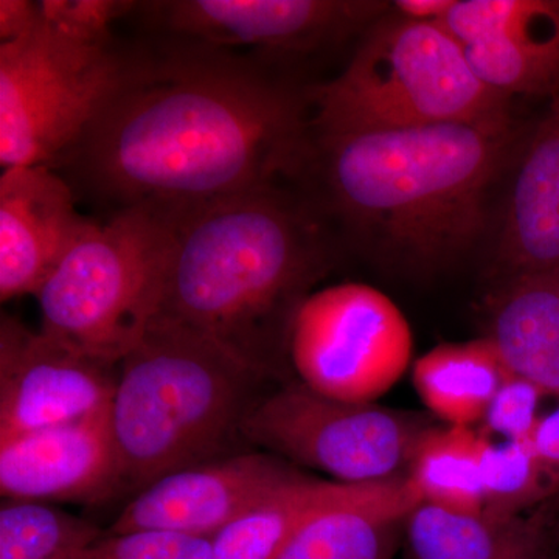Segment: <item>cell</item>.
<instances>
[{"mask_svg": "<svg viewBox=\"0 0 559 559\" xmlns=\"http://www.w3.org/2000/svg\"><path fill=\"white\" fill-rule=\"evenodd\" d=\"M310 90L264 62L182 47L160 62L139 61L64 159L119 209L227 200L299 176Z\"/></svg>", "mask_w": 559, "mask_h": 559, "instance_id": "1", "label": "cell"}, {"mask_svg": "<svg viewBox=\"0 0 559 559\" xmlns=\"http://www.w3.org/2000/svg\"><path fill=\"white\" fill-rule=\"evenodd\" d=\"M527 127L510 112L463 123L318 134L297 178L308 201L392 272L428 277L488 235L492 191Z\"/></svg>", "mask_w": 559, "mask_h": 559, "instance_id": "2", "label": "cell"}, {"mask_svg": "<svg viewBox=\"0 0 559 559\" xmlns=\"http://www.w3.org/2000/svg\"><path fill=\"white\" fill-rule=\"evenodd\" d=\"M333 253L326 221L278 183L178 209L157 318L283 384L293 320Z\"/></svg>", "mask_w": 559, "mask_h": 559, "instance_id": "3", "label": "cell"}, {"mask_svg": "<svg viewBox=\"0 0 559 559\" xmlns=\"http://www.w3.org/2000/svg\"><path fill=\"white\" fill-rule=\"evenodd\" d=\"M277 385L200 334L154 319L121 359L110 404L120 492L132 498L175 471L253 450L242 428Z\"/></svg>", "mask_w": 559, "mask_h": 559, "instance_id": "4", "label": "cell"}, {"mask_svg": "<svg viewBox=\"0 0 559 559\" xmlns=\"http://www.w3.org/2000/svg\"><path fill=\"white\" fill-rule=\"evenodd\" d=\"M318 134L404 130L463 123L510 112L489 91L465 50L441 22H419L390 9L364 33L347 68L310 90Z\"/></svg>", "mask_w": 559, "mask_h": 559, "instance_id": "5", "label": "cell"}, {"mask_svg": "<svg viewBox=\"0 0 559 559\" xmlns=\"http://www.w3.org/2000/svg\"><path fill=\"white\" fill-rule=\"evenodd\" d=\"M178 209L135 204L91 221L36 299L40 331L119 366L159 316Z\"/></svg>", "mask_w": 559, "mask_h": 559, "instance_id": "6", "label": "cell"}, {"mask_svg": "<svg viewBox=\"0 0 559 559\" xmlns=\"http://www.w3.org/2000/svg\"><path fill=\"white\" fill-rule=\"evenodd\" d=\"M139 61L80 43L40 17L24 38L0 44V165H47L83 139Z\"/></svg>", "mask_w": 559, "mask_h": 559, "instance_id": "7", "label": "cell"}, {"mask_svg": "<svg viewBox=\"0 0 559 559\" xmlns=\"http://www.w3.org/2000/svg\"><path fill=\"white\" fill-rule=\"evenodd\" d=\"M436 418L425 412L320 395L299 380L271 390L246 419L253 450L329 474L345 485L404 479Z\"/></svg>", "mask_w": 559, "mask_h": 559, "instance_id": "8", "label": "cell"}, {"mask_svg": "<svg viewBox=\"0 0 559 559\" xmlns=\"http://www.w3.org/2000/svg\"><path fill=\"white\" fill-rule=\"evenodd\" d=\"M412 353L406 316L364 283L314 290L290 326V369L301 384L333 400L377 403L409 369Z\"/></svg>", "mask_w": 559, "mask_h": 559, "instance_id": "9", "label": "cell"}, {"mask_svg": "<svg viewBox=\"0 0 559 559\" xmlns=\"http://www.w3.org/2000/svg\"><path fill=\"white\" fill-rule=\"evenodd\" d=\"M150 20L190 46L299 55L369 31L392 9L371 0H168L140 3Z\"/></svg>", "mask_w": 559, "mask_h": 559, "instance_id": "10", "label": "cell"}, {"mask_svg": "<svg viewBox=\"0 0 559 559\" xmlns=\"http://www.w3.org/2000/svg\"><path fill=\"white\" fill-rule=\"evenodd\" d=\"M119 366L0 320V441L109 411Z\"/></svg>", "mask_w": 559, "mask_h": 559, "instance_id": "11", "label": "cell"}, {"mask_svg": "<svg viewBox=\"0 0 559 559\" xmlns=\"http://www.w3.org/2000/svg\"><path fill=\"white\" fill-rule=\"evenodd\" d=\"M301 469L271 452L250 450L160 477L132 496L109 533L159 530L212 538Z\"/></svg>", "mask_w": 559, "mask_h": 559, "instance_id": "12", "label": "cell"}, {"mask_svg": "<svg viewBox=\"0 0 559 559\" xmlns=\"http://www.w3.org/2000/svg\"><path fill=\"white\" fill-rule=\"evenodd\" d=\"M441 24L500 97L559 94V0H455Z\"/></svg>", "mask_w": 559, "mask_h": 559, "instance_id": "13", "label": "cell"}, {"mask_svg": "<svg viewBox=\"0 0 559 559\" xmlns=\"http://www.w3.org/2000/svg\"><path fill=\"white\" fill-rule=\"evenodd\" d=\"M503 180L488 231L492 286L559 266V94L525 131Z\"/></svg>", "mask_w": 559, "mask_h": 559, "instance_id": "14", "label": "cell"}, {"mask_svg": "<svg viewBox=\"0 0 559 559\" xmlns=\"http://www.w3.org/2000/svg\"><path fill=\"white\" fill-rule=\"evenodd\" d=\"M3 499L102 502L120 495L110 409L0 441Z\"/></svg>", "mask_w": 559, "mask_h": 559, "instance_id": "15", "label": "cell"}, {"mask_svg": "<svg viewBox=\"0 0 559 559\" xmlns=\"http://www.w3.org/2000/svg\"><path fill=\"white\" fill-rule=\"evenodd\" d=\"M68 180L47 165L14 167L0 178V299L40 289L66 250L90 226Z\"/></svg>", "mask_w": 559, "mask_h": 559, "instance_id": "16", "label": "cell"}, {"mask_svg": "<svg viewBox=\"0 0 559 559\" xmlns=\"http://www.w3.org/2000/svg\"><path fill=\"white\" fill-rule=\"evenodd\" d=\"M418 502L406 477L352 485L301 522L277 559H393Z\"/></svg>", "mask_w": 559, "mask_h": 559, "instance_id": "17", "label": "cell"}, {"mask_svg": "<svg viewBox=\"0 0 559 559\" xmlns=\"http://www.w3.org/2000/svg\"><path fill=\"white\" fill-rule=\"evenodd\" d=\"M485 310L507 369L559 403V266L491 286Z\"/></svg>", "mask_w": 559, "mask_h": 559, "instance_id": "18", "label": "cell"}, {"mask_svg": "<svg viewBox=\"0 0 559 559\" xmlns=\"http://www.w3.org/2000/svg\"><path fill=\"white\" fill-rule=\"evenodd\" d=\"M403 543L409 559H558L544 511L495 518L418 502L407 516Z\"/></svg>", "mask_w": 559, "mask_h": 559, "instance_id": "19", "label": "cell"}, {"mask_svg": "<svg viewBox=\"0 0 559 559\" xmlns=\"http://www.w3.org/2000/svg\"><path fill=\"white\" fill-rule=\"evenodd\" d=\"M510 370L488 337L437 345L412 367L419 400L441 425H480Z\"/></svg>", "mask_w": 559, "mask_h": 559, "instance_id": "20", "label": "cell"}, {"mask_svg": "<svg viewBox=\"0 0 559 559\" xmlns=\"http://www.w3.org/2000/svg\"><path fill=\"white\" fill-rule=\"evenodd\" d=\"M349 487L301 471L212 536V559H277L301 522Z\"/></svg>", "mask_w": 559, "mask_h": 559, "instance_id": "21", "label": "cell"}, {"mask_svg": "<svg viewBox=\"0 0 559 559\" xmlns=\"http://www.w3.org/2000/svg\"><path fill=\"white\" fill-rule=\"evenodd\" d=\"M480 451L479 430L432 426L419 440L407 469L406 479L419 502L462 513L484 510Z\"/></svg>", "mask_w": 559, "mask_h": 559, "instance_id": "22", "label": "cell"}, {"mask_svg": "<svg viewBox=\"0 0 559 559\" xmlns=\"http://www.w3.org/2000/svg\"><path fill=\"white\" fill-rule=\"evenodd\" d=\"M105 535L94 522L46 502L3 500L0 559H72Z\"/></svg>", "mask_w": 559, "mask_h": 559, "instance_id": "23", "label": "cell"}, {"mask_svg": "<svg viewBox=\"0 0 559 559\" xmlns=\"http://www.w3.org/2000/svg\"><path fill=\"white\" fill-rule=\"evenodd\" d=\"M480 479L481 511L489 516H522L555 496L527 440H491L481 436Z\"/></svg>", "mask_w": 559, "mask_h": 559, "instance_id": "24", "label": "cell"}, {"mask_svg": "<svg viewBox=\"0 0 559 559\" xmlns=\"http://www.w3.org/2000/svg\"><path fill=\"white\" fill-rule=\"evenodd\" d=\"M72 559H212L210 539L159 530L106 532Z\"/></svg>", "mask_w": 559, "mask_h": 559, "instance_id": "25", "label": "cell"}, {"mask_svg": "<svg viewBox=\"0 0 559 559\" xmlns=\"http://www.w3.org/2000/svg\"><path fill=\"white\" fill-rule=\"evenodd\" d=\"M40 17L53 31L80 43L109 46L114 22L139 9L130 0H44Z\"/></svg>", "mask_w": 559, "mask_h": 559, "instance_id": "26", "label": "cell"}, {"mask_svg": "<svg viewBox=\"0 0 559 559\" xmlns=\"http://www.w3.org/2000/svg\"><path fill=\"white\" fill-rule=\"evenodd\" d=\"M543 399L546 393L538 385L510 371L492 396L477 430L491 440H528L540 417Z\"/></svg>", "mask_w": 559, "mask_h": 559, "instance_id": "27", "label": "cell"}, {"mask_svg": "<svg viewBox=\"0 0 559 559\" xmlns=\"http://www.w3.org/2000/svg\"><path fill=\"white\" fill-rule=\"evenodd\" d=\"M527 441L557 496L559 492V403L557 409L540 415Z\"/></svg>", "mask_w": 559, "mask_h": 559, "instance_id": "28", "label": "cell"}, {"mask_svg": "<svg viewBox=\"0 0 559 559\" xmlns=\"http://www.w3.org/2000/svg\"><path fill=\"white\" fill-rule=\"evenodd\" d=\"M39 2L0 0V44L13 43L38 27Z\"/></svg>", "mask_w": 559, "mask_h": 559, "instance_id": "29", "label": "cell"}, {"mask_svg": "<svg viewBox=\"0 0 559 559\" xmlns=\"http://www.w3.org/2000/svg\"><path fill=\"white\" fill-rule=\"evenodd\" d=\"M454 3L455 0H396L392 10L412 21L441 22Z\"/></svg>", "mask_w": 559, "mask_h": 559, "instance_id": "30", "label": "cell"}, {"mask_svg": "<svg viewBox=\"0 0 559 559\" xmlns=\"http://www.w3.org/2000/svg\"><path fill=\"white\" fill-rule=\"evenodd\" d=\"M554 538H555V543H557V547L559 549V516H558L557 522H555Z\"/></svg>", "mask_w": 559, "mask_h": 559, "instance_id": "31", "label": "cell"}]
</instances>
